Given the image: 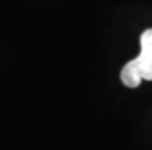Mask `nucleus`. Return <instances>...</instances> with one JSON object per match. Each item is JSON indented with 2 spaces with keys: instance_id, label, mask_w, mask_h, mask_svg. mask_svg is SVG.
I'll return each instance as SVG.
<instances>
[{
  "instance_id": "obj_1",
  "label": "nucleus",
  "mask_w": 152,
  "mask_h": 150,
  "mask_svg": "<svg viewBox=\"0 0 152 150\" xmlns=\"http://www.w3.org/2000/svg\"><path fill=\"white\" fill-rule=\"evenodd\" d=\"M121 83L128 87H138L143 80L152 81V29H146L140 37V54L128 61L120 72Z\"/></svg>"
}]
</instances>
